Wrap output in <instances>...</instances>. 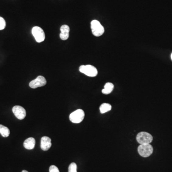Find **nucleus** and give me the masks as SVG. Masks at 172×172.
<instances>
[{
  "mask_svg": "<svg viewBox=\"0 0 172 172\" xmlns=\"http://www.w3.org/2000/svg\"><path fill=\"white\" fill-rule=\"evenodd\" d=\"M91 29L92 33L95 37H100L104 33V28L98 20L91 21Z\"/></svg>",
  "mask_w": 172,
  "mask_h": 172,
  "instance_id": "1",
  "label": "nucleus"
},
{
  "mask_svg": "<svg viewBox=\"0 0 172 172\" xmlns=\"http://www.w3.org/2000/svg\"><path fill=\"white\" fill-rule=\"evenodd\" d=\"M136 140L140 144H150L153 140V137L150 133L142 132L138 134Z\"/></svg>",
  "mask_w": 172,
  "mask_h": 172,
  "instance_id": "4",
  "label": "nucleus"
},
{
  "mask_svg": "<svg viewBox=\"0 0 172 172\" xmlns=\"http://www.w3.org/2000/svg\"><path fill=\"white\" fill-rule=\"evenodd\" d=\"M114 89V85L113 84L110 82L106 83L104 86V88L102 90V93L104 94H109L112 92Z\"/></svg>",
  "mask_w": 172,
  "mask_h": 172,
  "instance_id": "12",
  "label": "nucleus"
},
{
  "mask_svg": "<svg viewBox=\"0 0 172 172\" xmlns=\"http://www.w3.org/2000/svg\"><path fill=\"white\" fill-rule=\"evenodd\" d=\"M10 130L6 127L0 125V133L2 136L7 137L10 135Z\"/></svg>",
  "mask_w": 172,
  "mask_h": 172,
  "instance_id": "13",
  "label": "nucleus"
},
{
  "mask_svg": "<svg viewBox=\"0 0 172 172\" xmlns=\"http://www.w3.org/2000/svg\"><path fill=\"white\" fill-rule=\"evenodd\" d=\"M6 26V22L5 19L0 16V30L5 29Z\"/></svg>",
  "mask_w": 172,
  "mask_h": 172,
  "instance_id": "16",
  "label": "nucleus"
},
{
  "mask_svg": "<svg viewBox=\"0 0 172 172\" xmlns=\"http://www.w3.org/2000/svg\"><path fill=\"white\" fill-rule=\"evenodd\" d=\"M12 112L17 119L23 120L26 117V111L25 109L20 106H15L12 108Z\"/></svg>",
  "mask_w": 172,
  "mask_h": 172,
  "instance_id": "8",
  "label": "nucleus"
},
{
  "mask_svg": "<svg viewBox=\"0 0 172 172\" xmlns=\"http://www.w3.org/2000/svg\"><path fill=\"white\" fill-rule=\"evenodd\" d=\"M84 111L81 109H79L70 114L69 120L73 123H79L84 120Z\"/></svg>",
  "mask_w": 172,
  "mask_h": 172,
  "instance_id": "5",
  "label": "nucleus"
},
{
  "mask_svg": "<svg viewBox=\"0 0 172 172\" xmlns=\"http://www.w3.org/2000/svg\"><path fill=\"white\" fill-rule=\"evenodd\" d=\"M79 70L82 73L84 74L89 77H96L98 74V70L94 66L88 65H82L79 67Z\"/></svg>",
  "mask_w": 172,
  "mask_h": 172,
  "instance_id": "2",
  "label": "nucleus"
},
{
  "mask_svg": "<svg viewBox=\"0 0 172 172\" xmlns=\"http://www.w3.org/2000/svg\"><path fill=\"white\" fill-rule=\"evenodd\" d=\"M171 59H172V54H171Z\"/></svg>",
  "mask_w": 172,
  "mask_h": 172,
  "instance_id": "19",
  "label": "nucleus"
},
{
  "mask_svg": "<svg viewBox=\"0 0 172 172\" xmlns=\"http://www.w3.org/2000/svg\"><path fill=\"white\" fill-rule=\"evenodd\" d=\"M68 172H77V164L75 163H72L69 166Z\"/></svg>",
  "mask_w": 172,
  "mask_h": 172,
  "instance_id": "15",
  "label": "nucleus"
},
{
  "mask_svg": "<svg viewBox=\"0 0 172 172\" xmlns=\"http://www.w3.org/2000/svg\"><path fill=\"white\" fill-rule=\"evenodd\" d=\"M32 33L37 42H42L45 39V33L40 27H33L32 30Z\"/></svg>",
  "mask_w": 172,
  "mask_h": 172,
  "instance_id": "6",
  "label": "nucleus"
},
{
  "mask_svg": "<svg viewBox=\"0 0 172 172\" xmlns=\"http://www.w3.org/2000/svg\"><path fill=\"white\" fill-rule=\"evenodd\" d=\"M22 172H28V171H26V170H23Z\"/></svg>",
  "mask_w": 172,
  "mask_h": 172,
  "instance_id": "18",
  "label": "nucleus"
},
{
  "mask_svg": "<svg viewBox=\"0 0 172 172\" xmlns=\"http://www.w3.org/2000/svg\"><path fill=\"white\" fill-rule=\"evenodd\" d=\"M36 144V140L33 137L28 138L23 142V146L26 149L32 150L34 148Z\"/></svg>",
  "mask_w": 172,
  "mask_h": 172,
  "instance_id": "11",
  "label": "nucleus"
},
{
  "mask_svg": "<svg viewBox=\"0 0 172 172\" xmlns=\"http://www.w3.org/2000/svg\"><path fill=\"white\" fill-rule=\"evenodd\" d=\"M111 105H110V104H108V103H103L100 107V113H102V114L110 111V110H111Z\"/></svg>",
  "mask_w": 172,
  "mask_h": 172,
  "instance_id": "14",
  "label": "nucleus"
},
{
  "mask_svg": "<svg viewBox=\"0 0 172 172\" xmlns=\"http://www.w3.org/2000/svg\"><path fill=\"white\" fill-rule=\"evenodd\" d=\"M70 31V28L68 26L64 25L61 26L60 28V38L62 40H66L68 38L69 33Z\"/></svg>",
  "mask_w": 172,
  "mask_h": 172,
  "instance_id": "10",
  "label": "nucleus"
},
{
  "mask_svg": "<svg viewBox=\"0 0 172 172\" xmlns=\"http://www.w3.org/2000/svg\"><path fill=\"white\" fill-rule=\"evenodd\" d=\"M52 146L51 139L47 136H44L41 138V148L43 151H46L49 150Z\"/></svg>",
  "mask_w": 172,
  "mask_h": 172,
  "instance_id": "9",
  "label": "nucleus"
},
{
  "mask_svg": "<svg viewBox=\"0 0 172 172\" xmlns=\"http://www.w3.org/2000/svg\"><path fill=\"white\" fill-rule=\"evenodd\" d=\"M153 147L150 144H140L138 148L139 154L143 157L150 156L153 153Z\"/></svg>",
  "mask_w": 172,
  "mask_h": 172,
  "instance_id": "3",
  "label": "nucleus"
},
{
  "mask_svg": "<svg viewBox=\"0 0 172 172\" xmlns=\"http://www.w3.org/2000/svg\"><path fill=\"white\" fill-rule=\"evenodd\" d=\"M49 172H59V169L56 166H50L49 168Z\"/></svg>",
  "mask_w": 172,
  "mask_h": 172,
  "instance_id": "17",
  "label": "nucleus"
},
{
  "mask_svg": "<svg viewBox=\"0 0 172 172\" xmlns=\"http://www.w3.org/2000/svg\"><path fill=\"white\" fill-rule=\"evenodd\" d=\"M47 80L42 75H39L37 79L31 81L29 83V86L32 89H36L39 87H43L46 85Z\"/></svg>",
  "mask_w": 172,
  "mask_h": 172,
  "instance_id": "7",
  "label": "nucleus"
}]
</instances>
